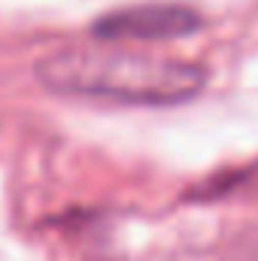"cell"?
<instances>
[{"mask_svg":"<svg viewBox=\"0 0 258 261\" xmlns=\"http://www.w3.org/2000/svg\"><path fill=\"white\" fill-rule=\"evenodd\" d=\"M37 79L58 94L167 107L194 97L207 82V70L167 55L113 46H70L43 58L37 64Z\"/></svg>","mask_w":258,"mask_h":261,"instance_id":"cell-1","label":"cell"},{"mask_svg":"<svg viewBox=\"0 0 258 261\" xmlns=\"http://www.w3.org/2000/svg\"><path fill=\"white\" fill-rule=\"evenodd\" d=\"M203 28L200 12L183 3H146L104 15L94 21L97 40H179L192 37Z\"/></svg>","mask_w":258,"mask_h":261,"instance_id":"cell-2","label":"cell"}]
</instances>
